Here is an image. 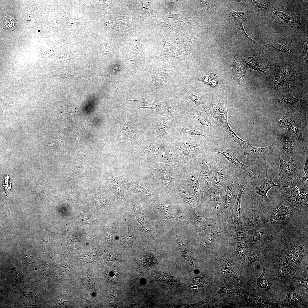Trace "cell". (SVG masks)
<instances>
[{"label":"cell","instance_id":"50","mask_svg":"<svg viewBox=\"0 0 308 308\" xmlns=\"http://www.w3.org/2000/svg\"><path fill=\"white\" fill-rule=\"evenodd\" d=\"M289 298L291 302H295L297 299V296L296 294L294 293H291L289 295Z\"/></svg>","mask_w":308,"mask_h":308},{"label":"cell","instance_id":"18","mask_svg":"<svg viewBox=\"0 0 308 308\" xmlns=\"http://www.w3.org/2000/svg\"><path fill=\"white\" fill-rule=\"evenodd\" d=\"M178 117V116L157 117L152 126L155 136L163 141L173 138L174 129Z\"/></svg>","mask_w":308,"mask_h":308},{"label":"cell","instance_id":"44","mask_svg":"<svg viewBox=\"0 0 308 308\" xmlns=\"http://www.w3.org/2000/svg\"><path fill=\"white\" fill-rule=\"evenodd\" d=\"M212 74L207 73L203 75L202 77L199 78L200 80L202 81L206 84H210L212 87L215 86L217 83V81L215 79H213Z\"/></svg>","mask_w":308,"mask_h":308},{"label":"cell","instance_id":"13","mask_svg":"<svg viewBox=\"0 0 308 308\" xmlns=\"http://www.w3.org/2000/svg\"><path fill=\"white\" fill-rule=\"evenodd\" d=\"M239 171L236 166L224 156L218 154L213 170L211 187L223 186L234 174Z\"/></svg>","mask_w":308,"mask_h":308},{"label":"cell","instance_id":"10","mask_svg":"<svg viewBox=\"0 0 308 308\" xmlns=\"http://www.w3.org/2000/svg\"><path fill=\"white\" fill-rule=\"evenodd\" d=\"M179 116L188 119H196L201 125L206 127L208 131L217 135H219L224 133L221 125L210 114L195 109L186 100L183 104Z\"/></svg>","mask_w":308,"mask_h":308},{"label":"cell","instance_id":"29","mask_svg":"<svg viewBox=\"0 0 308 308\" xmlns=\"http://www.w3.org/2000/svg\"><path fill=\"white\" fill-rule=\"evenodd\" d=\"M276 187L281 194L292 205L298 195L301 189L282 185Z\"/></svg>","mask_w":308,"mask_h":308},{"label":"cell","instance_id":"25","mask_svg":"<svg viewBox=\"0 0 308 308\" xmlns=\"http://www.w3.org/2000/svg\"><path fill=\"white\" fill-rule=\"evenodd\" d=\"M190 217L193 228L196 233L205 230L208 226L222 223L216 218L207 217L204 215L198 216L195 212L190 214Z\"/></svg>","mask_w":308,"mask_h":308},{"label":"cell","instance_id":"39","mask_svg":"<svg viewBox=\"0 0 308 308\" xmlns=\"http://www.w3.org/2000/svg\"><path fill=\"white\" fill-rule=\"evenodd\" d=\"M177 242L182 256L188 261L192 260L191 253L186 245L178 235H176Z\"/></svg>","mask_w":308,"mask_h":308},{"label":"cell","instance_id":"34","mask_svg":"<svg viewBox=\"0 0 308 308\" xmlns=\"http://www.w3.org/2000/svg\"><path fill=\"white\" fill-rule=\"evenodd\" d=\"M169 71L167 68L161 67L155 70L153 73V77L155 83L163 85L168 80Z\"/></svg>","mask_w":308,"mask_h":308},{"label":"cell","instance_id":"36","mask_svg":"<svg viewBox=\"0 0 308 308\" xmlns=\"http://www.w3.org/2000/svg\"><path fill=\"white\" fill-rule=\"evenodd\" d=\"M156 206L160 210L166 221L172 218L177 219L176 212L171 207L163 204H157Z\"/></svg>","mask_w":308,"mask_h":308},{"label":"cell","instance_id":"11","mask_svg":"<svg viewBox=\"0 0 308 308\" xmlns=\"http://www.w3.org/2000/svg\"><path fill=\"white\" fill-rule=\"evenodd\" d=\"M194 120L179 116L174 129L173 138L186 134L202 137L208 142H211L220 137L213 133L199 127Z\"/></svg>","mask_w":308,"mask_h":308},{"label":"cell","instance_id":"9","mask_svg":"<svg viewBox=\"0 0 308 308\" xmlns=\"http://www.w3.org/2000/svg\"><path fill=\"white\" fill-rule=\"evenodd\" d=\"M273 102L285 114H306L307 111V96L302 91L293 90Z\"/></svg>","mask_w":308,"mask_h":308},{"label":"cell","instance_id":"22","mask_svg":"<svg viewBox=\"0 0 308 308\" xmlns=\"http://www.w3.org/2000/svg\"><path fill=\"white\" fill-rule=\"evenodd\" d=\"M271 234V230L269 228L262 226L260 229H251L248 233L245 242L250 246L268 244Z\"/></svg>","mask_w":308,"mask_h":308},{"label":"cell","instance_id":"20","mask_svg":"<svg viewBox=\"0 0 308 308\" xmlns=\"http://www.w3.org/2000/svg\"><path fill=\"white\" fill-rule=\"evenodd\" d=\"M245 188V187H243L240 189L231 213L226 221L230 232L245 230L242 221L241 206L242 193Z\"/></svg>","mask_w":308,"mask_h":308},{"label":"cell","instance_id":"26","mask_svg":"<svg viewBox=\"0 0 308 308\" xmlns=\"http://www.w3.org/2000/svg\"><path fill=\"white\" fill-rule=\"evenodd\" d=\"M271 13L278 21L282 24L289 25L295 23L301 25L297 16L292 11L286 7L275 8Z\"/></svg>","mask_w":308,"mask_h":308},{"label":"cell","instance_id":"30","mask_svg":"<svg viewBox=\"0 0 308 308\" xmlns=\"http://www.w3.org/2000/svg\"><path fill=\"white\" fill-rule=\"evenodd\" d=\"M132 210L137 220L142 226L144 231L149 234L151 237L153 238L152 230L148 220L142 210L135 204H133Z\"/></svg>","mask_w":308,"mask_h":308},{"label":"cell","instance_id":"4","mask_svg":"<svg viewBox=\"0 0 308 308\" xmlns=\"http://www.w3.org/2000/svg\"><path fill=\"white\" fill-rule=\"evenodd\" d=\"M227 96L224 92L206 99V112L221 125L227 141L231 144H235L240 141V138L229 125L227 109Z\"/></svg>","mask_w":308,"mask_h":308},{"label":"cell","instance_id":"23","mask_svg":"<svg viewBox=\"0 0 308 308\" xmlns=\"http://www.w3.org/2000/svg\"><path fill=\"white\" fill-rule=\"evenodd\" d=\"M185 100L179 96L175 98L167 99L163 102L159 110L160 115L166 117L179 116Z\"/></svg>","mask_w":308,"mask_h":308},{"label":"cell","instance_id":"41","mask_svg":"<svg viewBox=\"0 0 308 308\" xmlns=\"http://www.w3.org/2000/svg\"><path fill=\"white\" fill-rule=\"evenodd\" d=\"M125 220L128 227V231L126 236L123 240V243L125 246L130 248L134 240V236L129 224L126 219Z\"/></svg>","mask_w":308,"mask_h":308},{"label":"cell","instance_id":"2","mask_svg":"<svg viewBox=\"0 0 308 308\" xmlns=\"http://www.w3.org/2000/svg\"><path fill=\"white\" fill-rule=\"evenodd\" d=\"M273 201L271 208L260 215L262 226L271 230L285 225L295 216L308 213L294 207L280 193Z\"/></svg>","mask_w":308,"mask_h":308},{"label":"cell","instance_id":"12","mask_svg":"<svg viewBox=\"0 0 308 308\" xmlns=\"http://www.w3.org/2000/svg\"><path fill=\"white\" fill-rule=\"evenodd\" d=\"M306 114H285L275 119L278 125L286 132L295 135L300 144L304 146L303 131Z\"/></svg>","mask_w":308,"mask_h":308},{"label":"cell","instance_id":"43","mask_svg":"<svg viewBox=\"0 0 308 308\" xmlns=\"http://www.w3.org/2000/svg\"><path fill=\"white\" fill-rule=\"evenodd\" d=\"M251 2L254 7L259 11H265L270 5L271 1L268 0H252Z\"/></svg>","mask_w":308,"mask_h":308},{"label":"cell","instance_id":"40","mask_svg":"<svg viewBox=\"0 0 308 308\" xmlns=\"http://www.w3.org/2000/svg\"><path fill=\"white\" fill-rule=\"evenodd\" d=\"M248 232L245 230H242L230 232V236L228 241H245Z\"/></svg>","mask_w":308,"mask_h":308},{"label":"cell","instance_id":"28","mask_svg":"<svg viewBox=\"0 0 308 308\" xmlns=\"http://www.w3.org/2000/svg\"><path fill=\"white\" fill-rule=\"evenodd\" d=\"M179 96L185 99L190 100L199 108L206 112L207 106L204 99L194 90L191 89H187Z\"/></svg>","mask_w":308,"mask_h":308},{"label":"cell","instance_id":"48","mask_svg":"<svg viewBox=\"0 0 308 308\" xmlns=\"http://www.w3.org/2000/svg\"><path fill=\"white\" fill-rule=\"evenodd\" d=\"M79 217L80 221L83 223L88 224L91 222V218L87 214H81Z\"/></svg>","mask_w":308,"mask_h":308},{"label":"cell","instance_id":"33","mask_svg":"<svg viewBox=\"0 0 308 308\" xmlns=\"http://www.w3.org/2000/svg\"><path fill=\"white\" fill-rule=\"evenodd\" d=\"M292 205L308 212V190L301 188L299 193Z\"/></svg>","mask_w":308,"mask_h":308},{"label":"cell","instance_id":"7","mask_svg":"<svg viewBox=\"0 0 308 308\" xmlns=\"http://www.w3.org/2000/svg\"><path fill=\"white\" fill-rule=\"evenodd\" d=\"M304 155L303 151L292 156L288 161L283 160L280 154L277 155L280 161L278 179L281 182V185L301 188L305 161Z\"/></svg>","mask_w":308,"mask_h":308},{"label":"cell","instance_id":"24","mask_svg":"<svg viewBox=\"0 0 308 308\" xmlns=\"http://www.w3.org/2000/svg\"><path fill=\"white\" fill-rule=\"evenodd\" d=\"M277 143L278 146L279 154L280 155L281 154H283L289 159L292 156L303 152L305 150L304 147L297 146L288 134H282L279 141Z\"/></svg>","mask_w":308,"mask_h":308},{"label":"cell","instance_id":"32","mask_svg":"<svg viewBox=\"0 0 308 308\" xmlns=\"http://www.w3.org/2000/svg\"><path fill=\"white\" fill-rule=\"evenodd\" d=\"M232 17L235 21L237 26L240 28L243 31L246 37L251 42L255 43L256 42L250 38L247 35L244 29L243 23L246 19L249 18L246 13L241 11H234L229 7L228 8Z\"/></svg>","mask_w":308,"mask_h":308},{"label":"cell","instance_id":"6","mask_svg":"<svg viewBox=\"0 0 308 308\" xmlns=\"http://www.w3.org/2000/svg\"><path fill=\"white\" fill-rule=\"evenodd\" d=\"M251 180L248 176L240 171L234 174L222 186V212L220 219L226 222L236 201L240 189L246 187Z\"/></svg>","mask_w":308,"mask_h":308},{"label":"cell","instance_id":"5","mask_svg":"<svg viewBox=\"0 0 308 308\" xmlns=\"http://www.w3.org/2000/svg\"><path fill=\"white\" fill-rule=\"evenodd\" d=\"M270 166L266 161L265 162L266 174L264 181L258 186L252 185L249 183L247 185L242 194L246 195L250 197L249 201L259 210L260 215L270 210L273 204V200L268 198L267 194L269 191L274 187L279 185L274 183L273 181L275 178L274 176H270L268 174V170Z\"/></svg>","mask_w":308,"mask_h":308},{"label":"cell","instance_id":"45","mask_svg":"<svg viewBox=\"0 0 308 308\" xmlns=\"http://www.w3.org/2000/svg\"><path fill=\"white\" fill-rule=\"evenodd\" d=\"M159 278L161 281L167 283L174 284L176 282L175 278L171 274L168 273L161 274Z\"/></svg>","mask_w":308,"mask_h":308},{"label":"cell","instance_id":"15","mask_svg":"<svg viewBox=\"0 0 308 308\" xmlns=\"http://www.w3.org/2000/svg\"><path fill=\"white\" fill-rule=\"evenodd\" d=\"M222 186L211 187L203 195L202 203L211 217L220 219L222 212Z\"/></svg>","mask_w":308,"mask_h":308},{"label":"cell","instance_id":"31","mask_svg":"<svg viewBox=\"0 0 308 308\" xmlns=\"http://www.w3.org/2000/svg\"><path fill=\"white\" fill-rule=\"evenodd\" d=\"M267 44L271 50L280 55H290L294 52L292 48L283 44L272 41L268 42Z\"/></svg>","mask_w":308,"mask_h":308},{"label":"cell","instance_id":"27","mask_svg":"<svg viewBox=\"0 0 308 308\" xmlns=\"http://www.w3.org/2000/svg\"><path fill=\"white\" fill-rule=\"evenodd\" d=\"M163 40L165 45L162 52L163 57L169 61L180 60L185 58L184 53L181 50L168 43L165 38Z\"/></svg>","mask_w":308,"mask_h":308},{"label":"cell","instance_id":"14","mask_svg":"<svg viewBox=\"0 0 308 308\" xmlns=\"http://www.w3.org/2000/svg\"><path fill=\"white\" fill-rule=\"evenodd\" d=\"M243 153V155L239 156L238 159L249 166L256 165L263 163L266 156L279 154L277 142L263 148L254 146L250 150L245 149Z\"/></svg>","mask_w":308,"mask_h":308},{"label":"cell","instance_id":"49","mask_svg":"<svg viewBox=\"0 0 308 308\" xmlns=\"http://www.w3.org/2000/svg\"><path fill=\"white\" fill-rule=\"evenodd\" d=\"M257 258L258 255L254 253H251L248 256L249 260L251 262L254 261Z\"/></svg>","mask_w":308,"mask_h":308},{"label":"cell","instance_id":"1","mask_svg":"<svg viewBox=\"0 0 308 308\" xmlns=\"http://www.w3.org/2000/svg\"><path fill=\"white\" fill-rule=\"evenodd\" d=\"M266 77V85L270 92L282 97L293 91L289 87L290 84L307 78V71L295 62L272 63L270 72Z\"/></svg>","mask_w":308,"mask_h":308},{"label":"cell","instance_id":"21","mask_svg":"<svg viewBox=\"0 0 308 308\" xmlns=\"http://www.w3.org/2000/svg\"><path fill=\"white\" fill-rule=\"evenodd\" d=\"M226 57L232 68L230 80H236L238 83L239 87H241L250 80V77L247 74L246 72L242 70L238 61L237 53L235 52L228 54Z\"/></svg>","mask_w":308,"mask_h":308},{"label":"cell","instance_id":"38","mask_svg":"<svg viewBox=\"0 0 308 308\" xmlns=\"http://www.w3.org/2000/svg\"><path fill=\"white\" fill-rule=\"evenodd\" d=\"M54 75L61 76L68 78H79L89 79L88 76L76 73L70 70H58L54 72Z\"/></svg>","mask_w":308,"mask_h":308},{"label":"cell","instance_id":"17","mask_svg":"<svg viewBox=\"0 0 308 308\" xmlns=\"http://www.w3.org/2000/svg\"><path fill=\"white\" fill-rule=\"evenodd\" d=\"M242 60L246 72L247 69H252L263 73L266 76L270 72L271 63L265 56L262 49L253 54L246 55Z\"/></svg>","mask_w":308,"mask_h":308},{"label":"cell","instance_id":"46","mask_svg":"<svg viewBox=\"0 0 308 308\" xmlns=\"http://www.w3.org/2000/svg\"><path fill=\"white\" fill-rule=\"evenodd\" d=\"M266 270L264 269L263 272L257 280V285L259 287L265 289H270L269 285L265 277Z\"/></svg>","mask_w":308,"mask_h":308},{"label":"cell","instance_id":"3","mask_svg":"<svg viewBox=\"0 0 308 308\" xmlns=\"http://www.w3.org/2000/svg\"><path fill=\"white\" fill-rule=\"evenodd\" d=\"M180 161L191 160L208 151V142L204 137L184 134L165 141Z\"/></svg>","mask_w":308,"mask_h":308},{"label":"cell","instance_id":"42","mask_svg":"<svg viewBox=\"0 0 308 308\" xmlns=\"http://www.w3.org/2000/svg\"><path fill=\"white\" fill-rule=\"evenodd\" d=\"M3 18L5 25L9 30L13 31L16 28L17 21L12 15H9L4 17Z\"/></svg>","mask_w":308,"mask_h":308},{"label":"cell","instance_id":"19","mask_svg":"<svg viewBox=\"0 0 308 308\" xmlns=\"http://www.w3.org/2000/svg\"><path fill=\"white\" fill-rule=\"evenodd\" d=\"M210 226L200 236L206 246L211 245L217 242H228L230 234L226 222Z\"/></svg>","mask_w":308,"mask_h":308},{"label":"cell","instance_id":"37","mask_svg":"<svg viewBox=\"0 0 308 308\" xmlns=\"http://www.w3.org/2000/svg\"><path fill=\"white\" fill-rule=\"evenodd\" d=\"M303 151L305 155V161L300 185L301 188L308 190V156L305 150Z\"/></svg>","mask_w":308,"mask_h":308},{"label":"cell","instance_id":"8","mask_svg":"<svg viewBox=\"0 0 308 308\" xmlns=\"http://www.w3.org/2000/svg\"><path fill=\"white\" fill-rule=\"evenodd\" d=\"M218 153L205 151L197 155L191 161L195 166V172L202 192L211 187V178Z\"/></svg>","mask_w":308,"mask_h":308},{"label":"cell","instance_id":"47","mask_svg":"<svg viewBox=\"0 0 308 308\" xmlns=\"http://www.w3.org/2000/svg\"><path fill=\"white\" fill-rule=\"evenodd\" d=\"M87 127L83 126L79 128L75 131L74 136L76 143L78 144L82 134L84 130Z\"/></svg>","mask_w":308,"mask_h":308},{"label":"cell","instance_id":"16","mask_svg":"<svg viewBox=\"0 0 308 308\" xmlns=\"http://www.w3.org/2000/svg\"><path fill=\"white\" fill-rule=\"evenodd\" d=\"M241 213L242 222L245 230L249 232L252 228L259 230L261 228L259 211L248 200L242 199Z\"/></svg>","mask_w":308,"mask_h":308},{"label":"cell","instance_id":"35","mask_svg":"<svg viewBox=\"0 0 308 308\" xmlns=\"http://www.w3.org/2000/svg\"><path fill=\"white\" fill-rule=\"evenodd\" d=\"M203 33V32L202 31L194 33L188 35L183 38L182 41L187 53V57L189 58L190 54L195 42Z\"/></svg>","mask_w":308,"mask_h":308}]
</instances>
